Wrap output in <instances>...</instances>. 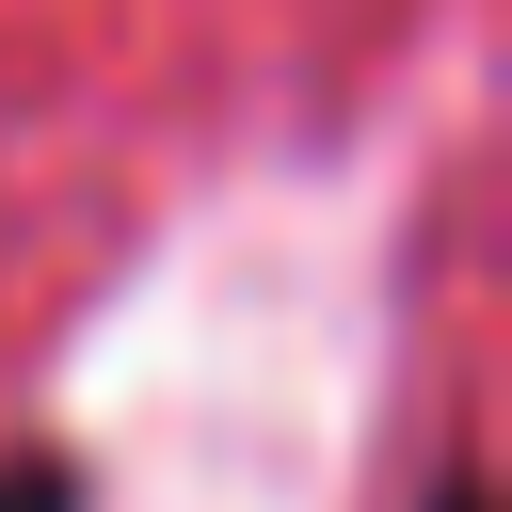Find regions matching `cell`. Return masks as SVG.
Returning <instances> with one entry per match:
<instances>
[{"label": "cell", "mask_w": 512, "mask_h": 512, "mask_svg": "<svg viewBox=\"0 0 512 512\" xmlns=\"http://www.w3.org/2000/svg\"><path fill=\"white\" fill-rule=\"evenodd\" d=\"M0 512H80V464H64V448H16V464H0Z\"/></svg>", "instance_id": "6da1fadb"}, {"label": "cell", "mask_w": 512, "mask_h": 512, "mask_svg": "<svg viewBox=\"0 0 512 512\" xmlns=\"http://www.w3.org/2000/svg\"><path fill=\"white\" fill-rule=\"evenodd\" d=\"M416 512H480V464H432V496Z\"/></svg>", "instance_id": "7a4b0ae2"}]
</instances>
